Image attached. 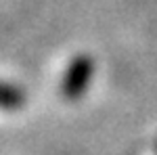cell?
<instances>
[{"instance_id":"6da1fadb","label":"cell","mask_w":157,"mask_h":155,"mask_svg":"<svg viewBox=\"0 0 157 155\" xmlns=\"http://www.w3.org/2000/svg\"><path fill=\"white\" fill-rule=\"evenodd\" d=\"M94 76V61L90 55H78L69 61L61 80V95L67 101H78L84 96Z\"/></svg>"},{"instance_id":"7a4b0ae2","label":"cell","mask_w":157,"mask_h":155,"mask_svg":"<svg viewBox=\"0 0 157 155\" xmlns=\"http://www.w3.org/2000/svg\"><path fill=\"white\" fill-rule=\"evenodd\" d=\"M23 103H25V96L17 86L0 82V109H4V111H17V109L23 107Z\"/></svg>"}]
</instances>
